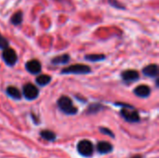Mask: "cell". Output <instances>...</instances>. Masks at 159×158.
Wrapping results in <instances>:
<instances>
[{"mask_svg":"<svg viewBox=\"0 0 159 158\" xmlns=\"http://www.w3.org/2000/svg\"><path fill=\"white\" fill-rule=\"evenodd\" d=\"M8 46H9L8 40L5 36L1 35V34H0V49L1 50H4V49L7 48Z\"/></svg>","mask_w":159,"mask_h":158,"instance_id":"ffe728a7","label":"cell"},{"mask_svg":"<svg viewBox=\"0 0 159 158\" xmlns=\"http://www.w3.org/2000/svg\"><path fill=\"white\" fill-rule=\"evenodd\" d=\"M39 136L47 142H54L56 140V134L48 129H44L39 132Z\"/></svg>","mask_w":159,"mask_h":158,"instance_id":"2e32d148","label":"cell"},{"mask_svg":"<svg viewBox=\"0 0 159 158\" xmlns=\"http://www.w3.org/2000/svg\"><path fill=\"white\" fill-rule=\"evenodd\" d=\"M25 69L31 74H39L42 70V64L38 60H30L25 63Z\"/></svg>","mask_w":159,"mask_h":158,"instance_id":"ba28073f","label":"cell"},{"mask_svg":"<svg viewBox=\"0 0 159 158\" xmlns=\"http://www.w3.org/2000/svg\"><path fill=\"white\" fill-rule=\"evenodd\" d=\"M99 130H100L101 133H102V134H104V135H107V136H109V137H111V138H113V139L115 138V134L113 133V131H112L111 129H107V128L101 127V128H99Z\"/></svg>","mask_w":159,"mask_h":158,"instance_id":"44dd1931","label":"cell"},{"mask_svg":"<svg viewBox=\"0 0 159 158\" xmlns=\"http://www.w3.org/2000/svg\"><path fill=\"white\" fill-rule=\"evenodd\" d=\"M121 116L129 123H138L141 121V116L140 114L137 110H135L134 107L131 108H122L120 111Z\"/></svg>","mask_w":159,"mask_h":158,"instance_id":"277c9868","label":"cell"},{"mask_svg":"<svg viewBox=\"0 0 159 158\" xmlns=\"http://www.w3.org/2000/svg\"><path fill=\"white\" fill-rule=\"evenodd\" d=\"M104 108H105V107H104L102 104H101V103H92V104H90V105L88 107L86 113H87L88 115H95V114L100 113V112H101L102 110H103Z\"/></svg>","mask_w":159,"mask_h":158,"instance_id":"ac0fdd59","label":"cell"},{"mask_svg":"<svg viewBox=\"0 0 159 158\" xmlns=\"http://www.w3.org/2000/svg\"><path fill=\"white\" fill-rule=\"evenodd\" d=\"M151 88L147 85H140L133 89V93L140 98H148L151 95Z\"/></svg>","mask_w":159,"mask_h":158,"instance_id":"30bf717a","label":"cell"},{"mask_svg":"<svg viewBox=\"0 0 159 158\" xmlns=\"http://www.w3.org/2000/svg\"><path fill=\"white\" fill-rule=\"evenodd\" d=\"M1 57H2V60L4 61V62L9 67L15 66L18 61V55H17L16 51L9 47L6 49L2 50Z\"/></svg>","mask_w":159,"mask_h":158,"instance_id":"5b68a950","label":"cell"},{"mask_svg":"<svg viewBox=\"0 0 159 158\" xmlns=\"http://www.w3.org/2000/svg\"><path fill=\"white\" fill-rule=\"evenodd\" d=\"M142 72H143V75H145L147 77H151V78L156 77V78H157L159 74L158 65L156 64V63H152V64L146 65L145 67L143 68Z\"/></svg>","mask_w":159,"mask_h":158,"instance_id":"9c48e42d","label":"cell"},{"mask_svg":"<svg viewBox=\"0 0 159 158\" xmlns=\"http://www.w3.org/2000/svg\"><path fill=\"white\" fill-rule=\"evenodd\" d=\"M76 150L78 154L83 157H90L94 152V146L92 142L89 140H82L76 145Z\"/></svg>","mask_w":159,"mask_h":158,"instance_id":"3957f363","label":"cell"},{"mask_svg":"<svg viewBox=\"0 0 159 158\" xmlns=\"http://www.w3.org/2000/svg\"><path fill=\"white\" fill-rule=\"evenodd\" d=\"M131 158H143V156L142 155H135V156H133Z\"/></svg>","mask_w":159,"mask_h":158,"instance_id":"603a6c76","label":"cell"},{"mask_svg":"<svg viewBox=\"0 0 159 158\" xmlns=\"http://www.w3.org/2000/svg\"><path fill=\"white\" fill-rule=\"evenodd\" d=\"M120 76H121V79L125 83H133V82H136L140 79L139 72L136 70H132V69L123 71L121 73Z\"/></svg>","mask_w":159,"mask_h":158,"instance_id":"52a82bcc","label":"cell"},{"mask_svg":"<svg viewBox=\"0 0 159 158\" xmlns=\"http://www.w3.org/2000/svg\"><path fill=\"white\" fill-rule=\"evenodd\" d=\"M22 21H23V13L20 10L16 11L10 18V23L14 26L20 25Z\"/></svg>","mask_w":159,"mask_h":158,"instance_id":"9a60e30c","label":"cell"},{"mask_svg":"<svg viewBox=\"0 0 159 158\" xmlns=\"http://www.w3.org/2000/svg\"><path fill=\"white\" fill-rule=\"evenodd\" d=\"M51 80H52V77L50 75L40 74V75H37V77L35 78V83L40 87H46L50 83Z\"/></svg>","mask_w":159,"mask_h":158,"instance_id":"5bb4252c","label":"cell"},{"mask_svg":"<svg viewBox=\"0 0 159 158\" xmlns=\"http://www.w3.org/2000/svg\"><path fill=\"white\" fill-rule=\"evenodd\" d=\"M92 70L89 65L76 63L63 68L61 71V74H90Z\"/></svg>","mask_w":159,"mask_h":158,"instance_id":"7a4b0ae2","label":"cell"},{"mask_svg":"<svg viewBox=\"0 0 159 158\" xmlns=\"http://www.w3.org/2000/svg\"><path fill=\"white\" fill-rule=\"evenodd\" d=\"M70 60L71 57L69 54H61L52 58L50 62L53 65H63V64H67L70 61Z\"/></svg>","mask_w":159,"mask_h":158,"instance_id":"7c38bea8","label":"cell"},{"mask_svg":"<svg viewBox=\"0 0 159 158\" xmlns=\"http://www.w3.org/2000/svg\"><path fill=\"white\" fill-rule=\"evenodd\" d=\"M21 95L28 101L35 100L39 96V89L32 83H27L22 86Z\"/></svg>","mask_w":159,"mask_h":158,"instance_id":"8992f818","label":"cell"},{"mask_svg":"<svg viewBox=\"0 0 159 158\" xmlns=\"http://www.w3.org/2000/svg\"><path fill=\"white\" fill-rule=\"evenodd\" d=\"M57 105L60 111L67 115H75L78 112V109L75 106L73 101L68 96H61L57 101Z\"/></svg>","mask_w":159,"mask_h":158,"instance_id":"6da1fadb","label":"cell"},{"mask_svg":"<svg viewBox=\"0 0 159 158\" xmlns=\"http://www.w3.org/2000/svg\"><path fill=\"white\" fill-rule=\"evenodd\" d=\"M6 93L9 98L17 100V101H20L21 99V97H22L21 92L14 86H8L6 88Z\"/></svg>","mask_w":159,"mask_h":158,"instance_id":"4fadbf2b","label":"cell"},{"mask_svg":"<svg viewBox=\"0 0 159 158\" xmlns=\"http://www.w3.org/2000/svg\"><path fill=\"white\" fill-rule=\"evenodd\" d=\"M84 59L88 61L98 62V61H104L106 59V55H104V54H87V55H85Z\"/></svg>","mask_w":159,"mask_h":158,"instance_id":"e0dca14e","label":"cell"},{"mask_svg":"<svg viewBox=\"0 0 159 158\" xmlns=\"http://www.w3.org/2000/svg\"><path fill=\"white\" fill-rule=\"evenodd\" d=\"M96 149H97V152L101 155H107V154H110L113 152L114 150V146L108 142H99L96 145Z\"/></svg>","mask_w":159,"mask_h":158,"instance_id":"8fae6325","label":"cell"},{"mask_svg":"<svg viewBox=\"0 0 159 158\" xmlns=\"http://www.w3.org/2000/svg\"><path fill=\"white\" fill-rule=\"evenodd\" d=\"M108 3L111 7H115V8H117V9H126V7L120 3L118 0H108Z\"/></svg>","mask_w":159,"mask_h":158,"instance_id":"d6986e66","label":"cell"},{"mask_svg":"<svg viewBox=\"0 0 159 158\" xmlns=\"http://www.w3.org/2000/svg\"><path fill=\"white\" fill-rule=\"evenodd\" d=\"M31 116H32V119H33V121L34 122V124H36V125H37V124H39V122L37 121L38 119L35 117V115H34V114H31Z\"/></svg>","mask_w":159,"mask_h":158,"instance_id":"7402d4cb","label":"cell"}]
</instances>
